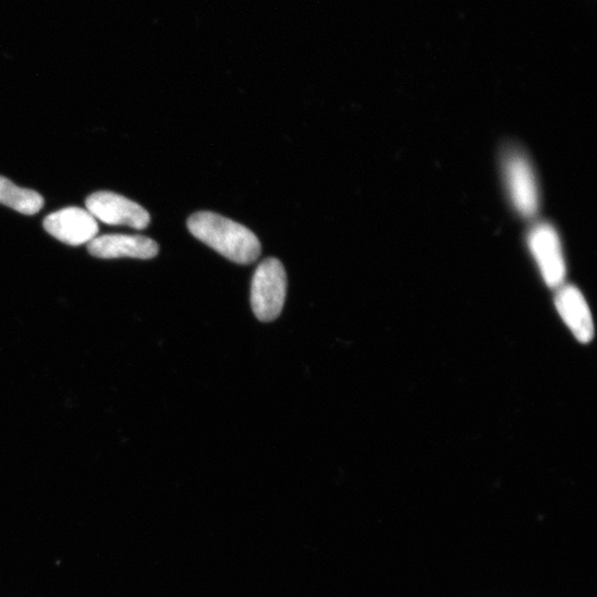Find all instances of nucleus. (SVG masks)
I'll return each mask as SVG.
<instances>
[{
    "instance_id": "nucleus-1",
    "label": "nucleus",
    "mask_w": 597,
    "mask_h": 597,
    "mask_svg": "<svg viewBox=\"0 0 597 597\" xmlns=\"http://www.w3.org/2000/svg\"><path fill=\"white\" fill-rule=\"evenodd\" d=\"M192 235L223 257L240 265L256 261L261 254L257 236L241 223L211 211H198L187 220Z\"/></svg>"
},
{
    "instance_id": "nucleus-2",
    "label": "nucleus",
    "mask_w": 597,
    "mask_h": 597,
    "mask_svg": "<svg viewBox=\"0 0 597 597\" xmlns=\"http://www.w3.org/2000/svg\"><path fill=\"white\" fill-rule=\"evenodd\" d=\"M287 275L276 258L265 259L256 269L252 282V308L261 322L276 320L284 306Z\"/></svg>"
},
{
    "instance_id": "nucleus-3",
    "label": "nucleus",
    "mask_w": 597,
    "mask_h": 597,
    "mask_svg": "<svg viewBox=\"0 0 597 597\" xmlns=\"http://www.w3.org/2000/svg\"><path fill=\"white\" fill-rule=\"evenodd\" d=\"M503 176L514 209L525 218L540 209V190L535 170L525 155L509 151L503 159Z\"/></svg>"
},
{
    "instance_id": "nucleus-4",
    "label": "nucleus",
    "mask_w": 597,
    "mask_h": 597,
    "mask_svg": "<svg viewBox=\"0 0 597 597\" xmlns=\"http://www.w3.org/2000/svg\"><path fill=\"white\" fill-rule=\"evenodd\" d=\"M527 244L547 285L560 288L566 276V265L557 230L549 222H537L528 233Z\"/></svg>"
},
{
    "instance_id": "nucleus-5",
    "label": "nucleus",
    "mask_w": 597,
    "mask_h": 597,
    "mask_svg": "<svg viewBox=\"0 0 597 597\" xmlns=\"http://www.w3.org/2000/svg\"><path fill=\"white\" fill-rule=\"evenodd\" d=\"M86 206L96 219L111 227H127L142 231L151 221V217L142 206L112 192L90 195Z\"/></svg>"
},
{
    "instance_id": "nucleus-6",
    "label": "nucleus",
    "mask_w": 597,
    "mask_h": 597,
    "mask_svg": "<svg viewBox=\"0 0 597 597\" xmlns=\"http://www.w3.org/2000/svg\"><path fill=\"white\" fill-rule=\"evenodd\" d=\"M46 232L70 246L89 244L99 233L97 219L80 207H68L50 214L44 220Z\"/></svg>"
},
{
    "instance_id": "nucleus-7",
    "label": "nucleus",
    "mask_w": 597,
    "mask_h": 597,
    "mask_svg": "<svg viewBox=\"0 0 597 597\" xmlns=\"http://www.w3.org/2000/svg\"><path fill=\"white\" fill-rule=\"evenodd\" d=\"M159 249L158 243L154 240L136 235H105L88 244L89 253L101 259H153L158 256Z\"/></svg>"
},
{
    "instance_id": "nucleus-8",
    "label": "nucleus",
    "mask_w": 597,
    "mask_h": 597,
    "mask_svg": "<svg viewBox=\"0 0 597 597\" xmlns=\"http://www.w3.org/2000/svg\"><path fill=\"white\" fill-rule=\"evenodd\" d=\"M557 309L581 343H588L594 337V324L582 292L574 285L562 284L556 296Z\"/></svg>"
},
{
    "instance_id": "nucleus-9",
    "label": "nucleus",
    "mask_w": 597,
    "mask_h": 597,
    "mask_svg": "<svg viewBox=\"0 0 597 597\" xmlns=\"http://www.w3.org/2000/svg\"><path fill=\"white\" fill-rule=\"evenodd\" d=\"M0 204L24 215H35L44 207V198L35 191L21 188L12 181L0 176Z\"/></svg>"
}]
</instances>
